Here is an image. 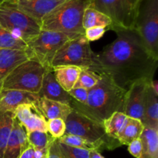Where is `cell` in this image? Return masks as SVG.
I'll use <instances>...</instances> for the list:
<instances>
[{
	"instance_id": "1",
	"label": "cell",
	"mask_w": 158,
	"mask_h": 158,
	"mask_svg": "<svg viewBox=\"0 0 158 158\" xmlns=\"http://www.w3.org/2000/svg\"><path fill=\"white\" fill-rule=\"evenodd\" d=\"M117 39L102 51L95 52L92 70L110 77L127 90L135 82L153 80L158 58L148 49L134 29H115Z\"/></svg>"
},
{
	"instance_id": "2",
	"label": "cell",
	"mask_w": 158,
	"mask_h": 158,
	"mask_svg": "<svg viewBox=\"0 0 158 158\" xmlns=\"http://www.w3.org/2000/svg\"><path fill=\"white\" fill-rule=\"evenodd\" d=\"M100 75L98 83L88 90L86 101L79 103L72 98L69 106L83 115L103 123L114 113H123L127 89L116 84L106 74Z\"/></svg>"
},
{
	"instance_id": "3",
	"label": "cell",
	"mask_w": 158,
	"mask_h": 158,
	"mask_svg": "<svg viewBox=\"0 0 158 158\" xmlns=\"http://www.w3.org/2000/svg\"><path fill=\"white\" fill-rule=\"evenodd\" d=\"M91 0H68L41 21L42 30L84 35L83 18Z\"/></svg>"
},
{
	"instance_id": "4",
	"label": "cell",
	"mask_w": 158,
	"mask_h": 158,
	"mask_svg": "<svg viewBox=\"0 0 158 158\" xmlns=\"http://www.w3.org/2000/svg\"><path fill=\"white\" fill-rule=\"evenodd\" d=\"M65 134L82 137L93 143L98 151L114 150L121 146L118 140L106 134L103 123L89 118L75 110H73L69 114L65 120Z\"/></svg>"
},
{
	"instance_id": "5",
	"label": "cell",
	"mask_w": 158,
	"mask_h": 158,
	"mask_svg": "<svg viewBox=\"0 0 158 158\" xmlns=\"http://www.w3.org/2000/svg\"><path fill=\"white\" fill-rule=\"evenodd\" d=\"M47 69L37 60L28 59L5 77L0 83V89H12L38 94Z\"/></svg>"
},
{
	"instance_id": "6",
	"label": "cell",
	"mask_w": 158,
	"mask_h": 158,
	"mask_svg": "<svg viewBox=\"0 0 158 158\" xmlns=\"http://www.w3.org/2000/svg\"><path fill=\"white\" fill-rule=\"evenodd\" d=\"M78 35H80L41 29L36 36L28 42L26 51L29 58L37 60L46 69H52L51 63L57 51L64 43Z\"/></svg>"
},
{
	"instance_id": "7",
	"label": "cell",
	"mask_w": 158,
	"mask_h": 158,
	"mask_svg": "<svg viewBox=\"0 0 158 158\" xmlns=\"http://www.w3.org/2000/svg\"><path fill=\"white\" fill-rule=\"evenodd\" d=\"M95 64V52L84 35L69 40L57 51L51 63L52 69L60 66H75L92 70Z\"/></svg>"
},
{
	"instance_id": "8",
	"label": "cell",
	"mask_w": 158,
	"mask_h": 158,
	"mask_svg": "<svg viewBox=\"0 0 158 158\" xmlns=\"http://www.w3.org/2000/svg\"><path fill=\"white\" fill-rule=\"evenodd\" d=\"M140 2V0H91L89 6L110 19V30L134 29Z\"/></svg>"
},
{
	"instance_id": "9",
	"label": "cell",
	"mask_w": 158,
	"mask_h": 158,
	"mask_svg": "<svg viewBox=\"0 0 158 158\" xmlns=\"http://www.w3.org/2000/svg\"><path fill=\"white\" fill-rule=\"evenodd\" d=\"M134 29L158 58V0H140Z\"/></svg>"
},
{
	"instance_id": "10",
	"label": "cell",
	"mask_w": 158,
	"mask_h": 158,
	"mask_svg": "<svg viewBox=\"0 0 158 158\" xmlns=\"http://www.w3.org/2000/svg\"><path fill=\"white\" fill-rule=\"evenodd\" d=\"M0 26L26 43L41 31L40 23L15 7L4 2L0 3Z\"/></svg>"
},
{
	"instance_id": "11",
	"label": "cell",
	"mask_w": 158,
	"mask_h": 158,
	"mask_svg": "<svg viewBox=\"0 0 158 158\" xmlns=\"http://www.w3.org/2000/svg\"><path fill=\"white\" fill-rule=\"evenodd\" d=\"M66 1L68 0H6L3 2L15 7L41 23L46 15Z\"/></svg>"
},
{
	"instance_id": "12",
	"label": "cell",
	"mask_w": 158,
	"mask_h": 158,
	"mask_svg": "<svg viewBox=\"0 0 158 158\" xmlns=\"http://www.w3.org/2000/svg\"><path fill=\"white\" fill-rule=\"evenodd\" d=\"M151 81L139 80L133 83L127 90L123 113L127 117L140 120L143 123L145 96L148 85Z\"/></svg>"
},
{
	"instance_id": "13",
	"label": "cell",
	"mask_w": 158,
	"mask_h": 158,
	"mask_svg": "<svg viewBox=\"0 0 158 158\" xmlns=\"http://www.w3.org/2000/svg\"><path fill=\"white\" fill-rule=\"evenodd\" d=\"M15 116L27 133L34 131L48 132L47 120L40 111L37 101L23 103L17 106Z\"/></svg>"
},
{
	"instance_id": "14",
	"label": "cell",
	"mask_w": 158,
	"mask_h": 158,
	"mask_svg": "<svg viewBox=\"0 0 158 158\" xmlns=\"http://www.w3.org/2000/svg\"><path fill=\"white\" fill-rule=\"evenodd\" d=\"M29 145L27 132L15 117L2 158H19Z\"/></svg>"
},
{
	"instance_id": "15",
	"label": "cell",
	"mask_w": 158,
	"mask_h": 158,
	"mask_svg": "<svg viewBox=\"0 0 158 158\" xmlns=\"http://www.w3.org/2000/svg\"><path fill=\"white\" fill-rule=\"evenodd\" d=\"M38 96L41 98L60 102L69 105L72 99L68 92L65 91L56 81L52 69L46 70L43 77V83Z\"/></svg>"
},
{
	"instance_id": "16",
	"label": "cell",
	"mask_w": 158,
	"mask_h": 158,
	"mask_svg": "<svg viewBox=\"0 0 158 158\" xmlns=\"http://www.w3.org/2000/svg\"><path fill=\"white\" fill-rule=\"evenodd\" d=\"M39 98L38 94L12 89H0V111L15 112L19 105L36 102Z\"/></svg>"
},
{
	"instance_id": "17",
	"label": "cell",
	"mask_w": 158,
	"mask_h": 158,
	"mask_svg": "<svg viewBox=\"0 0 158 158\" xmlns=\"http://www.w3.org/2000/svg\"><path fill=\"white\" fill-rule=\"evenodd\" d=\"M28 59L26 50L0 49V83L14 68Z\"/></svg>"
},
{
	"instance_id": "18",
	"label": "cell",
	"mask_w": 158,
	"mask_h": 158,
	"mask_svg": "<svg viewBox=\"0 0 158 158\" xmlns=\"http://www.w3.org/2000/svg\"><path fill=\"white\" fill-rule=\"evenodd\" d=\"M37 105L46 120L60 118L65 121L73 110L69 104L41 97L39 98Z\"/></svg>"
},
{
	"instance_id": "19",
	"label": "cell",
	"mask_w": 158,
	"mask_h": 158,
	"mask_svg": "<svg viewBox=\"0 0 158 158\" xmlns=\"http://www.w3.org/2000/svg\"><path fill=\"white\" fill-rule=\"evenodd\" d=\"M143 124L144 127L158 129V94L148 85L145 96Z\"/></svg>"
},
{
	"instance_id": "20",
	"label": "cell",
	"mask_w": 158,
	"mask_h": 158,
	"mask_svg": "<svg viewBox=\"0 0 158 158\" xmlns=\"http://www.w3.org/2000/svg\"><path fill=\"white\" fill-rule=\"evenodd\" d=\"M82 69L75 66H60L52 68L56 80L66 92L74 87Z\"/></svg>"
},
{
	"instance_id": "21",
	"label": "cell",
	"mask_w": 158,
	"mask_h": 158,
	"mask_svg": "<svg viewBox=\"0 0 158 158\" xmlns=\"http://www.w3.org/2000/svg\"><path fill=\"white\" fill-rule=\"evenodd\" d=\"M140 138L143 150L137 158H158V129L144 127Z\"/></svg>"
},
{
	"instance_id": "22",
	"label": "cell",
	"mask_w": 158,
	"mask_h": 158,
	"mask_svg": "<svg viewBox=\"0 0 158 158\" xmlns=\"http://www.w3.org/2000/svg\"><path fill=\"white\" fill-rule=\"evenodd\" d=\"M144 126L140 120L129 117L121 132L117 137L120 145H128L131 141L140 138L143 133Z\"/></svg>"
},
{
	"instance_id": "23",
	"label": "cell",
	"mask_w": 158,
	"mask_h": 158,
	"mask_svg": "<svg viewBox=\"0 0 158 158\" xmlns=\"http://www.w3.org/2000/svg\"><path fill=\"white\" fill-rule=\"evenodd\" d=\"M112 25L110 19L100 11L89 6L85 10L83 18V29H87L92 27H103L109 30Z\"/></svg>"
},
{
	"instance_id": "24",
	"label": "cell",
	"mask_w": 158,
	"mask_h": 158,
	"mask_svg": "<svg viewBox=\"0 0 158 158\" xmlns=\"http://www.w3.org/2000/svg\"><path fill=\"white\" fill-rule=\"evenodd\" d=\"M15 117L14 111H0V158L4 155Z\"/></svg>"
},
{
	"instance_id": "25",
	"label": "cell",
	"mask_w": 158,
	"mask_h": 158,
	"mask_svg": "<svg viewBox=\"0 0 158 158\" xmlns=\"http://www.w3.org/2000/svg\"><path fill=\"white\" fill-rule=\"evenodd\" d=\"M129 117L124 113L116 112L103 122V127L109 137L117 140V137L126 124Z\"/></svg>"
},
{
	"instance_id": "26",
	"label": "cell",
	"mask_w": 158,
	"mask_h": 158,
	"mask_svg": "<svg viewBox=\"0 0 158 158\" xmlns=\"http://www.w3.org/2000/svg\"><path fill=\"white\" fill-rule=\"evenodd\" d=\"M27 139L29 144L38 151H47L55 140L48 132L40 131L27 133Z\"/></svg>"
},
{
	"instance_id": "27",
	"label": "cell",
	"mask_w": 158,
	"mask_h": 158,
	"mask_svg": "<svg viewBox=\"0 0 158 158\" xmlns=\"http://www.w3.org/2000/svg\"><path fill=\"white\" fill-rule=\"evenodd\" d=\"M27 43L7 29L0 26V49L26 50Z\"/></svg>"
},
{
	"instance_id": "28",
	"label": "cell",
	"mask_w": 158,
	"mask_h": 158,
	"mask_svg": "<svg viewBox=\"0 0 158 158\" xmlns=\"http://www.w3.org/2000/svg\"><path fill=\"white\" fill-rule=\"evenodd\" d=\"M56 149L63 158H89V151L82 148H73L55 140Z\"/></svg>"
},
{
	"instance_id": "29",
	"label": "cell",
	"mask_w": 158,
	"mask_h": 158,
	"mask_svg": "<svg viewBox=\"0 0 158 158\" xmlns=\"http://www.w3.org/2000/svg\"><path fill=\"white\" fill-rule=\"evenodd\" d=\"M100 78V75L89 69H82L78 80L73 88L81 87L86 89H90L94 87Z\"/></svg>"
},
{
	"instance_id": "30",
	"label": "cell",
	"mask_w": 158,
	"mask_h": 158,
	"mask_svg": "<svg viewBox=\"0 0 158 158\" xmlns=\"http://www.w3.org/2000/svg\"><path fill=\"white\" fill-rule=\"evenodd\" d=\"M58 140L61 143L68 145V146L73 147V148H82V149L88 150V151H90V150H97L96 147L93 143H89V142L84 140L82 137L76 135H73V134H65L63 137H60Z\"/></svg>"
},
{
	"instance_id": "31",
	"label": "cell",
	"mask_w": 158,
	"mask_h": 158,
	"mask_svg": "<svg viewBox=\"0 0 158 158\" xmlns=\"http://www.w3.org/2000/svg\"><path fill=\"white\" fill-rule=\"evenodd\" d=\"M47 131L53 138L60 139L66 133V123L62 119H52L47 120Z\"/></svg>"
},
{
	"instance_id": "32",
	"label": "cell",
	"mask_w": 158,
	"mask_h": 158,
	"mask_svg": "<svg viewBox=\"0 0 158 158\" xmlns=\"http://www.w3.org/2000/svg\"><path fill=\"white\" fill-rule=\"evenodd\" d=\"M107 31L106 28L103 27H92L89 29H85L84 35L86 40L90 43V42L96 41V40H100L103 37L104 33Z\"/></svg>"
},
{
	"instance_id": "33",
	"label": "cell",
	"mask_w": 158,
	"mask_h": 158,
	"mask_svg": "<svg viewBox=\"0 0 158 158\" xmlns=\"http://www.w3.org/2000/svg\"><path fill=\"white\" fill-rule=\"evenodd\" d=\"M71 97L79 103H84L87 99L88 89L81 87L73 88L68 92Z\"/></svg>"
},
{
	"instance_id": "34",
	"label": "cell",
	"mask_w": 158,
	"mask_h": 158,
	"mask_svg": "<svg viewBox=\"0 0 158 158\" xmlns=\"http://www.w3.org/2000/svg\"><path fill=\"white\" fill-rule=\"evenodd\" d=\"M142 150H143V144L140 138L135 139L128 144V151L131 155L136 158L140 157L142 153Z\"/></svg>"
},
{
	"instance_id": "35",
	"label": "cell",
	"mask_w": 158,
	"mask_h": 158,
	"mask_svg": "<svg viewBox=\"0 0 158 158\" xmlns=\"http://www.w3.org/2000/svg\"><path fill=\"white\" fill-rule=\"evenodd\" d=\"M19 158H38V155L36 151L32 146L29 145V147L22 152Z\"/></svg>"
},
{
	"instance_id": "36",
	"label": "cell",
	"mask_w": 158,
	"mask_h": 158,
	"mask_svg": "<svg viewBox=\"0 0 158 158\" xmlns=\"http://www.w3.org/2000/svg\"><path fill=\"white\" fill-rule=\"evenodd\" d=\"M55 140H53L52 144L49 147V151H48L47 154H46L45 158H63L61 155H60V154L58 152V151H57L56 147L55 144Z\"/></svg>"
},
{
	"instance_id": "37",
	"label": "cell",
	"mask_w": 158,
	"mask_h": 158,
	"mask_svg": "<svg viewBox=\"0 0 158 158\" xmlns=\"http://www.w3.org/2000/svg\"><path fill=\"white\" fill-rule=\"evenodd\" d=\"M89 158H104L97 150L89 151Z\"/></svg>"
},
{
	"instance_id": "38",
	"label": "cell",
	"mask_w": 158,
	"mask_h": 158,
	"mask_svg": "<svg viewBox=\"0 0 158 158\" xmlns=\"http://www.w3.org/2000/svg\"><path fill=\"white\" fill-rule=\"evenodd\" d=\"M151 86L152 87V89H154V92H155L156 94H158V82H157V80H153L151 82Z\"/></svg>"
},
{
	"instance_id": "39",
	"label": "cell",
	"mask_w": 158,
	"mask_h": 158,
	"mask_svg": "<svg viewBox=\"0 0 158 158\" xmlns=\"http://www.w3.org/2000/svg\"><path fill=\"white\" fill-rule=\"evenodd\" d=\"M5 1H6V0H0V3L3 2H5Z\"/></svg>"
}]
</instances>
